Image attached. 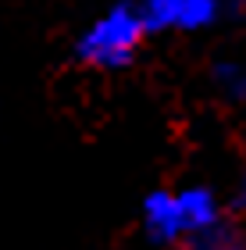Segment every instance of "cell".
Wrapping results in <instances>:
<instances>
[{"mask_svg":"<svg viewBox=\"0 0 246 250\" xmlns=\"http://www.w3.org/2000/svg\"><path fill=\"white\" fill-rule=\"evenodd\" d=\"M221 222V204L207 186H182V189H153L143 200V229L153 243L178 247L189 236Z\"/></svg>","mask_w":246,"mask_h":250,"instance_id":"cell-1","label":"cell"},{"mask_svg":"<svg viewBox=\"0 0 246 250\" xmlns=\"http://www.w3.org/2000/svg\"><path fill=\"white\" fill-rule=\"evenodd\" d=\"M175 250H246V240H243L239 229H232V225L221 218L218 225H210V229L182 240Z\"/></svg>","mask_w":246,"mask_h":250,"instance_id":"cell-4","label":"cell"},{"mask_svg":"<svg viewBox=\"0 0 246 250\" xmlns=\"http://www.w3.org/2000/svg\"><path fill=\"white\" fill-rule=\"evenodd\" d=\"M232 204H236L239 211H246V172H239V179H236V189H232Z\"/></svg>","mask_w":246,"mask_h":250,"instance_id":"cell-6","label":"cell"},{"mask_svg":"<svg viewBox=\"0 0 246 250\" xmlns=\"http://www.w3.org/2000/svg\"><path fill=\"white\" fill-rule=\"evenodd\" d=\"M214 83L228 100H246V58L243 61H221L214 68Z\"/></svg>","mask_w":246,"mask_h":250,"instance_id":"cell-5","label":"cell"},{"mask_svg":"<svg viewBox=\"0 0 246 250\" xmlns=\"http://www.w3.org/2000/svg\"><path fill=\"white\" fill-rule=\"evenodd\" d=\"M147 18L139 4H114L86 25L75 54L93 68H125L147 40Z\"/></svg>","mask_w":246,"mask_h":250,"instance_id":"cell-2","label":"cell"},{"mask_svg":"<svg viewBox=\"0 0 246 250\" xmlns=\"http://www.w3.org/2000/svg\"><path fill=\"white\" fill-rule=\"evenodd\" d=\"M139 11L150 32H200L218 21L221 0H143Z\"/></svg>","mask_w":246,"mask_h":250,"instance_id":"cell-3","label":"cell"}]
</instances>
